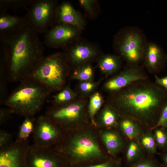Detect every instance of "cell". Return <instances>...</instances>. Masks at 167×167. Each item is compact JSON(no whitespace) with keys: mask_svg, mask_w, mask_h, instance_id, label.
Returning a JSON list of instances; mask_svg holds the SVG:
<instances>
[{"mask_svg":"<svg viewBox=\"0 0 167 167\" xmlns=\"http://www.w3.org/2000/svg\"><path fill=\"white\" fill-rule=\"evenodd\" d=\"M109 105L121 118H131L151 130L167 102V91L148 79L135 82L114 93Z\"/></svg>","mask_w":167,"mask_h":167,"instance_id":"obj_1","label":"cell"},{"mask_svg":"<svg viewBox=\"0 0 167 167\" xmlns=\"http://www.w3.org/2000/svg\"><path fill=\"white\" fill-rule=\"evenodd\" d=\"M121 118L118 112L109 104L105 105L101 110L95 120L96 127L109 129L118 125L119 119Z\"/></svg>","mask_w":167,"mask_h":167,"instance_id":"obj_19","label":"cell"},{"mask_svg":"<svg viewBox=\"0 0 167 167\" xmlns=\"http://www.w3.org/2000/svg\"><path fill=\"white\" fill-rule=\"evenodd\" d=\"M69 69L64 53H55L44 57L30 77L52 92L59 91L65 87Z\"/></svg>","mask_w":167,"mask_h":167,"instance_id":"obj_5","label":"cell"},{"mask_svg":"<svg viewBox=\"0 0 167 167\" xmlns=\"http://www.w3.org/2000/svg\"><path fill=\"white\" fill-rule=\"evenodd\" d=\"M28 25L25 16L11 15L0 10V34L15 32Z\"/></svg>","mask_w":167,"mask_h":167,"instance_id":"obj_18","label":"cell"},{"mask_svg":"<svg viewBox=\"0 0 167 167\" xmlns=\"http://www.w3.org/2000/svg\"><path fill=\"white\" fill-rule=\"evenodd\" d=\"M58 5L54 0H35L24 16L29 25L38 34L45 33L55 23Z\"/></svg>","mask_w":167,"mask_h":167,"instance_id":"obj_8","label":"cell"},{"mask_svg":"<svg viewBox=\"0 0 167 167\" xmlns=\"http://www.w3.org/2000/svg\"><path fill=\"white\" fill-rule=\"evenodd\" d=\"M65 24L81 28L83 26L84 21L71 4L65 2L57 6L54 24Z\"/></svg>","mask_w":167,"mask_h":167,"instance_id":"obj_15","label":"cell"},{"mask_svg":"<svg viewBox=\"0 0 167 167\" xmlns=\"http://www.w3.org/2000/svg\"><path fill=\"white\" fill-rule=\"evenodd\" d=\"M94 2L93 0H81L79 1L80 4L86 11L91 13L92 11V3Z\"/></svg>","mask_w":167,"mask_h":167,"instance_id":"obj_38","label":"cell"},{"mask_svg":"<svg viewBox=\"0 0 167 167\" xmlns=\"http://www.w3.org/2000/svg\"><path fill=\"white\" fill-rule=\"evenodd\" d=\"M159 127H167V102L162 109L157 123L151 130Z\"/></svg>","mask_w":167,"mask_h":167,"instance_id":"obj_34","label":"cell"},{"mask_svg":"<svg viewBox=\"0 0 167 167\" xmlns=\"http://www.w3.org/2000/svg\"><path fill=\"white\" fill-rule=\"evenodd\" d=\"M161 158L163 167H167V151L162 155Z\"/></svg>","mask_w":167,"mask_h":167,"instance_id":"obj_39","label":"cell"},{"mask_svg":"<svg viewBox=\"0 0 167 167\" xmlns=\"http://www.w3.org/2000/svg\"><path fill=\"white\" fill-rule=\"evenodd\" d=\"M121 64L119 57L107 54L103 56L100 59L98 66L103 74L108 75L116 72L120 69Z\"/></svg>","mask_w":167,"mask_h":167,"instance_id":"obj_21","label":"cell"},{"mask_svg":"<svg viewBox=\"0 0 167 167\" xmlns=\"http://www.w3.org/2000/svg\"><path fill=\"white\" fill-rule=\"evenodd\" d=\"M66 133L58 125L45 115L36 120L32 133L33 144L42 148L52 147L60 142Z\"/></svg>","mask_w":167,"mask_h":167,"instance_id":"obj_9","label":"cell"},{"mask_svg":"<svg viewBox=\"0 0 167 167\" xmlns=\"http://www.w3.org/2000/svg\"><path fill=\"white\" fill-rule=\"evenodd\" d=\"M45 115L66 133L87 127L90 122L86 103L81 100L75 99L62 105H52Z\"/></svg>","mask_w":167,"mask_h":167,"instance_id":"obj_6","label":"cell"},{"mask_svg":"<svg viewBox=\"0 0 167 167\" xmlns=\"http://www.w3.org/2000/svg\"><path fill=\"white\" fill-rule=\"evenodd\" d=\"M0 104H4L8 95L7 81L8 79L6 66L2 53L0 50Z\"/></svg>","mask_w":167,"mask_h":167,"instance_id":"obj_24","label":"cell"},{"mask_svg":"<svg viewBox=\"0 0 167 167\" xmlns=\"http://www.w3.org/2000/svg\"><path fill=\"white\" fill-rule=\"evenodd\" d=\"M120 36L117 43L120 54L129 66H138L147 42L143 33L138 28L128 27Z\"/></svg>","mask_w":167,"mask_h":167,"instance_id":"obj_7","label":"cell"},{"mask_svg":"<svg viewBox=\"0 0 167 167\" xmlns=\"http://www.w3.org/2000/svg\"><path fill=\"white\" fill-rule=\"evenodd\" d=\"M65 55L67 62L73 64L84 63L96 54L95 50L90 46L79 44L69 48L67 47Z\"/></svg>","mask_w":167,"mask_h":167,"instance_id":"obj_17","label":"cell"},{"mask_svg":"<svg viewBox=\"0 0 167 167\" xmlns=\"http://www.w3.org/2000/svg\"><path fill=\"white\" fill-rule=\"evenodd\" d=\"M131 167H158L155 161L148 158H141L135 162Z\"/></svg>","mask_w":167,"mask_h":167,"instance_id":"obj_35","label":"cell"},{"mask_svg":"<svg viewBox=\"0 0 167 167\" xmlns=\"http://www.w3.org/2000/svg\"><path fill=\"white\" fill-rule=\"evenodd\" d=\"M104 99L98 92L93 93L90 97L88 106V112L91 125L96 128L95 116L103 104Z\"/></svg>","mask_w":167,"mask_h":167,"instance_id":"obj_22","label":"cell"},{"mask_svg":"<svg viewBox=\"0 0 167 167\" xmlns=\"http://www.w3.org/2000/svg\"><path fill=\"white\" fill-rule=\"evenodd\" d=\"M0 41L10 82H20L30 77L44 57L42 43L29 25L12 32L0 34Z\"/></svg>","mask_w":167,"mask_h":167,"instance_id":"obj_2","label":"cell"},{"mask_svg":"<svg viewBox=\"0 0 167 167\" xmlns=\"http://www.w3.org/2000/svg\"><path fill=\"white\" fill-rule=\"evenodd\" d=\"M155 83L167 91V75L162 78L155 75Z\"/></svg>","mask_w":167,"mask_h":167,"instance_id":"obj_37","label":"cell"},{"mask_svg":"<svg viewBox=\"0 0 167 167\" xmlns=\"http://www.w3.org/2000/svg\"><path fill=\"white\" fill-rule=\"evenodd\" d=\"M35 0H0V10L6 12L9 9L16 10L24 7L27 9V6H31Z\"/></svg>","mask_w":167,"mask_h":167,"instance_id":"obj_28","label":"cell"},{"mask_svg":"<svg viewBox=\"0 0 167 167\" xmlns=\"http://www.w3.org/2000/svg\"><path fill=\"white\" fill-rule=\"evenodd\" d=\"M27 167H68L66 159L52 147L29 145L26 155Z\"/></svg>","mask_w":167,"mask_h":167,"instance_id":"obj_10","label":"cell"},{"mask_svg":"<svg viewBox=\"0 0 167 167\" xmlns=\"http://www.w3.org/2000/svg\"><path fill=\"white\" fill-rule=\"evenodd\" d=\"M165 129L159 127L155 129L154 137L156 143L162 148L167 147V132Z\"/></svg>","mask_w":167,"mask_h":167,"instance_id":"obj_30","label":"cell"},{"mask_svg":"<svg viewBox=\"0 0 167 167\" xmlns=\"http://www.w3.org/2000/svg\"><path fill=\"white\" fill-rule=\"evenodd\" d=\"M148 76L143 68L138 66H129L105 83V89L115 93L133 83L148 79Z\"/></svg>","mask_w":167,"mask_h":167,"instance_id":"obj_11","label":"cell"},{"mask_svg":"<svg viewBox=\"0 0 167 167\" xmlns=\"http://www.w3.org/2000/svg\"><path fill=\"white\" fill-rule=\"evenodd\" d=\"M166 57H167V54H166Z\"/></svg>","mask_w":167,"mask_h":167,"instance_id":"obj_40","label":"cell"},{"mask_svg":"<svg viewBox=\"0 0 167 167\" xmlns=\"http://www.w3.org/2000/svg\"><path fill=\"white\" fill-rule=\"evenodd\" d=\"M52 148L66 159L68 167H83L110 159L103 151L96 134L87 127L66 133Z\"/></svg>","mask_w":167,"mask_h":167,"instance_id":"obj_3","label":"cell"},{"mask_svg":"<svg viewBox=\"0 0 167 167\" xmlns=\"http://www.w3.org/2000/svg\"><path fill=\"white\" fill-rule=\"evenodd\" d=\"M36 120L34 116L25 117L19 127L16 141L22 142L28 140L30 135L33 132Z\"/></svg>","mask_w":167,"mask_h":167,"instance_id":"obj_23","label":"cell"},{"mask_svg":"<svg viewBox=\"0 0 167 167\" xmlns=\"http://www.w3.org/2000/svg\"><path fill=\"white\" fill-rule=\"evenodd\" d=\"M142 151L141 147L135 140L129 143L126 153V159L128 163L136 162L141 159Z\"/></svg>","mask_w":167,"mask_h":167,"instance_id":"obj_29","label":"cell"},{"mask_svg":"<svg viewBox=\"0 0 167 167\" xmlns=\"http://www.w3.org/2000/svg\"><path fill=\"white\" fill-rule=\"evenodd\" d=\"M12 135L4 130H0V149L5 148L11 144L12 141Z\"/></svg>","mask_w":167,"mask_h":167,"instance_id":"obj_33","label":"cell"},{"mask_svg":"<svg viewBox=\"0 0 167 167\" xmlns=\"http://www.w3.org/2000/svg\"><path fill=\"white\" fill-rule=\"evenodd\" d=\"M29 146L28 140L15 141L0 149V167H27L26 155Z\"/></svg>","mask_w":167,"mask_h":167,"instance_id":"obj_12","label":"cell"},{"mask_svg":"<svg viewBox=\"0 0 167 167\" xmlns=\"http://www.w3.org/2000/svg\"><path fill=\"white\" fill-rule=\"evenodd\" d=\"M76 96V93L68 85L53 96L52 105H59L70 102L75 100Z\"/></svg>","mask_w":167,"mask_h":167,"instance_id":"obj_25","label":"cell"},{"mask_svg":"<svg viewBox=\"0 0 167 167\" xmlns=\"http://www.w3.org/2000/svg\"><path fill=\"white\" fill-rule=\"evenodd\" d=\"M52 91L31 77L26 79L8 96L4 105L13 113L34 116L39 111Z\"/></svg>","mask_w":167,"mask_h":167,"instance_id":"obj_4","label":"cell"},{"mask_svg":"<svg viewBox=\"0 0 167 167\" xmlns=\"http://www.w3.org/2000/svg\"><path fill=\"white\" fill-rule=\"evenodd\" d=\"M13 113L11 110L8 107L1 108L0 109V124H4L11 118Z\"/></svg>","mask_w":167,"mask_h":167,"instance_id":"obj_36","label":"cell"},{"mask_svg":"<svg viewBox=\"0 0 167 167\" xmlns=\"http://www.w3.org/2000/svg\"><path fill=\"white\" fill-rule=\"evenodd\" d=\"M98 134L101 141L111 156L116 155L123 149L124 141L118 131L111 129H104L100 130Z\"/></svg>","mask_w":167,"mask_h":167,"instance_id":"obj_16","label":"cell"},{"mask_svg":"<svg viewBox=\"0 0 167 167\" xmlns=\"http://www.w3.org/2000/svg\"><path fill=\"white\" fill-rule=\"evenodd\" d=\"M167 60L161 47L152 42H147L143 52L142 61L144 66L151 74L160 72L165 68Z\"/></svg>","mask_w":167,"mask_h":167,"instance_id":"obj_14","label":"cell"},{"mask_svg":"<svg viewBox=\"0 0 167 167\" xmlns=\"http://www.w3.org/2000/svg\"><path fill=\"white\" fill-rule=\"evenodd\" d=\"M121 162L119 159L112 158L105 161L83 167H120Z\"/></svg>","mask_w":167,"mask_h":167,"instance_id":"obj_31","label":"cell"},{"mask_svg":"<svg viewBox=\"0 0 167 167\" xmlns=\"http://www.w3.org/2000/svg\"><path fill=\"white\" fill-rule=\"evenodd\" d=\"M75 27L65 24H56L45 33L44 43L47 46L54 48L65 47L76 36Z\"/></svg>","mask_w":167,"mask_h":167,"instance_id":"obj_13","label":"cell"},{"mask_svg":"<svg viewBox=\"0 0 167 167\" xmlns=\"http://www.w3.org/2000/svg\"><path fill=\"white\" fill-rule=\"evenodd\" d=\"M99 83V82H94L92 81L81 82L79 84V89L83 93L88 94L93 91Z\"/></svg>","mask_w":167,"mask_h":167,"instance_id":"obj_32","label":"cell"},{"mask_svg":"<svg viewBox=\"0 0 167 167\" xmlns=\"http://www.w3.org/2000/svg\"><path fill=\"white\" fill-rule=\"evenodd\" d=\"M94 71L90 64H84L75 71L71 76V78L83 81H92Z\"/></svg>","mask_w":167,"mask_h":167,"instance_id":"obj_27","label":"cell"},{"mask_svg":"<svg viewBox=\"0 0 167 167\" xmlns=\"http://www.w3.org/2000/svg\"><path fill=\"white\" fill-rule=\"evenodd\" d=\"M122 118L119 122L118 126L124 135L132 140L140 137L142 132L140 124L131 118Z\"/></svg>","mask_w":167,"mask_h":167,"instance_id":"obj_20","label":"cell"},{"mask_svg":"<svg viewBox=\"0 0 167 167\" xmlns=\"http://www.w3.org/2000/svg\"><path fill=\"white\" fill-rule=\"evenodd\" d=\"M140 138V144L144 150L151 154L156 152V143L151 130L142 135Z\"/></svg>","mask_w":167,"mask_h":167,"instance_id":"obj_26","label":"cell"}]
</instances>
